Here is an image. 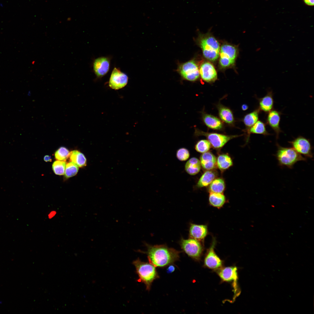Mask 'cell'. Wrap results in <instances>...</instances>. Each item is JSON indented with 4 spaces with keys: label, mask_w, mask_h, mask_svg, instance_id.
<instances>
[{
    "label": "cell",
    "mask_w": 314,
    "mask_h": 314,
    "mask_svg": "<svg viewBox=\"0 0 314 314\" xmlns=\"http://www.w3.org/2000/svg\"><path fill=\"white\" fill-rule=\"evenodd\" d=\"M69 153L67 148L64 147H61L55 152V156L58 160L64 161L69 157Z\"/></svg>",
    "instance_id": "1f68e13d"
},
{
    "label": "cell",
    "mask_w": 314,
    "mask_h": 314,
    "mask_svg": "<svg viewBox=\"0 0 314 314\" xmlns=\"http://www.w3.org/2000/svg\"><path fill=\"white\" fill-rule=\"evenodd\" d=\"M216 242L214 239L205 257L204 263L208 267L213 269H218L222 265V261L214 251Z\"/></svg>",
    "instance_id": "7c38bea8"
},
{
    "label": "cell",
    "mask_w": 314,
    "mask_h": 314,
    "mask_svg": "<svg viewBox=\"0 0 314 314\" xmlns=\"http://www.w3.org/2000/svg\"><path fill=\"white\" fill-rule=\"evenodd\" d=\"M288 142L292 148L302 156L311 158H313L312 147L309 139L299 136Z\"/></svg>",
    "instance_id": "ba28073f"
},
{
    "label": "cell",
    "mask_w": 314,
    "mask_h": 314,
    "mask_svg": "<svg viewBox=\"0 0 314 314\" xmlns=\"http://www.w3.org/2000/svg\"><path fill=\"white\" fill-rule=\"evenodd\" d=\"M78 167L74 163L71 161L66 164L65 176L67 178H68L75 175L77 173Z\"/></svg>",
    "instance_id": "f1b7e54d"
},
{
    "label": "cell",
    "mask_w": 314,
    "mask_h": 314,
    "mask_svg": "<svg viewBox=\"0 0 314 314\" xmlns=\"http://www.w3.org/2000/svg\"><path fill=\"white\" fill-rule=\"evenodd\" d=\"M225 188V184L224 180L221 178L214 179L210 184L209 187L210 192L222 193Z\"/></svg>",
    "instance_id": "83f0119b"
},
{
    "label": "cell",
    "mask_w": 314,
    "mask_h": 314,
    "mask_svg": "<svg viewBox=\"0 0 314 314\" xmlns=\"http://www.w3.org/2000/svg\"><path fill=\"white\" fill-rule=\"evenodd\" d=\"M189 236L199 241L203 240L208 233L206 225L190 224L189 228Z\"/></svg>",
    "instance_id": "9a60e30c"
},
{
    "label": "cell",
    "mask_w": 314,
    "mask_h": 314,
    "mask_svg": "<svg viewBox=\"0 0 314 314\" xmlns=\"http://www.w3.org/2000/svg\"><path fill=\"white\" fill-rule=\"evenodd\" d=\"M204 56L208 60L215 61L217 59L220 50L219 44L213 36L209 35H203L199 40Z\"/></svg>",
    "instance_id": "277c9868"
},
{
    "label": "cell",
    "mask_w": 314,
    "mask_h": 314,
    "mask_svg": "<svg viewBox=\"0 0 314 314\" xmlns=\"http://www.w3.org/2000/svg\"><path fill=\"white\" fill-rule=\"evenodd\" d=\"M201 166L200 161L198 159L195 157L192 158L185 163V170L189 174L195 175L200 171Z\"/></svg>",
    "instance_id": "ffe728a7"
},
{
    "label": "cell",
    "mask_w": 314,
    "mask_h": 314,
    "mask_svg": "<svg viewBox=\"0 0 314 314\" xmlns=\"http://www.w3.org/2000/svg\"><path fill=\"white\" fill-rule=\"evenodd\" d=\"M217 166L221 170H226L233 165V162L231 157L226 154L220 155L217 159Z\"/></svg>",
    "instance_id": "484cf974"
},
{
    "label": "cell",
    "mask_w": 314,
    "mask_h": 314,
    "mask_svg": "<svg viewBox=\"0 0 314 314\" xmlns=\"http://www.w3.org/2000/svg\"><path fill=\"white\" fill-rule=\"evenodd\" d=\"M199 72L201 77L205 81L211 82L217 79V72L213 65L209 62L203 63L200 66Z\"/></svg>",
    "instance_id": "5bb4252c"
},
{
    "label": "cell",
    "mask_w": 314,
    "mask_h": 314,
    "mask_svg": "<svg viewBox=\"0 0 314 314\" xmlns=\"http://www.w3.org/2000/svg\"><path fill=\"white\" fill-rule=\"evenodd\" d=\"M276 145L277 149L275 156L279 165L281 167L291 169L297 162L306 160L305 157L292 147H283L278 143L276 144Z\"/></svg>",
    "instance_id": "3957f363"
},
{
    "label": "cell",
    "mask_w": 314,
    "mask_h": 314,
    "mask_svg": "<svg viewBox=\"0 0 314 314\" xmlns=\"http://www.w3.org/2000/svg\"><path fill=\"white\" fill-rule=\"evenodd\" d=\"M305 3L307 5L312 6L314 5V0H303Z\"/></svg>",
    "instance_id": "836d02e7"
},
{
    "label": "cell",
    "mask_w": 314,
    "mask_h": 314,
    "mask_svg": "<svg viewBox=\"0 0 314 314\" xmlns=\"http://www.w3.org/2000/svg\"><path fill=\"white\" fill-rule=\"evenodd\" d=\"M56 212L55 211H51L48 215L49 218L51 219L56 214Z\"/></svg>",
    "instance_id": "8d00e7d4"
},
{
    "label": "cell",
    "mask_w": 314,
    "mask_h": 314,
    "mask_svg": "<svg viewBox=\"0 0 314 314\" xmlns=\"http://www.w3.org/2000/svg\"><path fill=\"white\" fill-rule=\"evenodd\" d=\"M195 136L203 135L205 136L214 148L219 149L222 147L227 142L231 139L240 136L238 135H226L219 133L204 132L195 129Z\"/></svg>",
    "instance_id": "8992f818"
},
{
    "label": "cell",
    "mask_w": 314,
    "mask_h": 314,
    "mask_svg": "<svg viewBox=\"0 0 314 314\" xmlns=\"http://www.w3.org/2000/svg\"><path fill=\"white\" fill-rule=\"evenodd\" d=\"M218 110L220 117L223 121L229 124H233L234 117L230 109L220 105L218 107Z\"/></svg>",
    "instance_id": "d4e9b609"
},
{
    "label": "cell",
    "mask_w": 314,
    "mask_h": 314,
    "mask_svg": "<svg viewBox=\"0 0 314 314\" xmlns=\"http://www.w3.org/2000/svg\"><path fill=\"white\" fill-rule=\"evenodd\" d=\"M109 60L105 57L97 58L94 62V70L95 74L99 77L105 75L109 71Z\"/></svg>",
    "instance_id": "2e32d148"
},
{
    "label": "cell",
    "mask_w": 314,
    "mask_h": 314,
    "mask_svg": "<svg viewBox=\"0 0 314 314\" xmlns=\"http://www.w3.org/2000/svg\"><path fill=\"white\" fill-rule=\"evenodd\" d=\"M175 267L173 265H169L167 269V272L168 273H171L174 272L175 270Z\"/></svg>",
    "instance_id": "e575fe53"
},
{
    "label": "cell",
    "mask_w": 314,
    "mask_h": 314,
    "mask_svg": "<svg viewBox=\"0 0 314 314\" xmlns=\"http://www.w3.org/2000/svg\"><path fill=\"white\" fill-rule=\"evenodd\" d=\"M248 106L246 104H243L242 106V110H245L248 109Z\"/></svg>",
    "instance_id": "74e56055"
},
{
    "label": "cell",
    "mask_w": 314,
    "mask_h": 314,
    "mask_svg": "<svg viewBox=\"0 0 314 314\" xmlns=\"http://www.w3.org/2000/svg\"><path fill=\"white\" fill-rule=\"evenodd\" d=\"M209 201L210 205L219 208L222 207L224 205L226 199L222 193L210 192Z\"/></svg>",
    "instance_id": "7402d4cb"
},
{
    "label": "cell",
    "mask_w": 314,
    "mask_h": 314,
    "mask_svg": "<svg viewBox=\"0 0 314 314\" xmlns=\"http://www.w3.org/2000/svg\"><path fill=\"white\" fill-rule=\"evenodd\" d=\"M66 164V163L65 161L58 160L54 161L52 166L54 173L57 175H63L65 173Z\"/></svg>",
    "instance_id": "f546056e"
},
{
    "label": "cell",
    "mask_w": 314,
    "mask_h": 314,
    "mask_svg": "<svg viewBox=\"0 0 314 314\" xmlns=\"http://www.w3.org/2000/svg\"><path fill=\"white\" fill-rule=\"evenodd\" d=\"M281 114V112L273 109L267 113L266 118L267 124L275 133L276 139L279 138L280 133L282 132L280 127Z\"/></svg>",
    "instance_id": "4fadbf2b"
},
{
    "label": "cell",
    "mask_w": 314,
    "mask_h": 314,
    "mask_svg": "<svg viewBox=\"0 0 314 314\" xmlns=\"http://www.w3.org/2000/svg\"><path fill=\"white\" fill-rule=\"evenodd\" d=\"M211 144L207 140H202L199 141L195 146V149L198 152L204 153L207 152L210 148Z\"/></svg>",
    "instance_id": "4dcf8cb0"
},
{
    "label": "cell",
    "mask_w": 314,
    "mask_h": 314,
    "mask_svg": "<svg viewBox=\"0 0 314 314\" xmlns=\"http://www.w3.org/2000/svg\"><path fill=\"white\" fill-rule=\"evenodd\" d=\"M144 244L147 250L138 251L146 254L149 263L156 267H163L173 264L179 260L181 251L165 245H152Z\"/></svg>",
    "instance_id": "6da1fadb"
},
{
    "label": "cell",
    "mask_w": 314,
    "mask_h": 314,
    "mask_svg": "<svg viewBox=\"0 0 314 314\" xmlns=\"http://www.w3.org/2000/svg\"><path fill=\"white\" fill-rule=\"evenodd\" d=\"M133 264L139 277L138 281L144 283L146 289L149 291L153 281L159 278L156 267L149 263L142 261L139 258L133 261Z\"/></svg>",
    "instance_id": "7a4b0ae2"
},
{
    "label": "cell",
    "mask_w": 314,
    "mask_h": 314,
    "mask_svg": "<svg viewBox=\"0 0 314 314\" xmlns=\"http://www.w3.org/2000/svg\"><path fill=\"white\" fill-rule=\"evenodd\" d=\"M44 160L46 162H51V157L49 155H46L44 157Z\"/></svg>",
    "instance_id": "d590c367"
},
{
    "label": "cell",
    "mask_w": 314,
    "mask_h": 314,
    "mask_svg": "<svg viewBox=\"0 0 314 314\" xmlns=\"http://www.w3.org/2000/svg\"><path fill=\"white\" fill-rule=\"evenodd\" d=\"M218 274L223 281L233 282V286L236 295L238 289V276L237 267L236 266H231L223 268L218 272Z\"/></svg>",
    "instance_id": "30bf717a"
},
{
    "label": "cell",
    "mask_w": 314,
    "mask_h": 314,
    "mask_svg": "<svg viewBox=\"0 0 314 314\" xmlns=\"http://www.w3.org/2000/svg\"><path fill=\"white\" fill-rule=\"evenodd\" d=\"M69 157L71 161L78 167H82L86 165V158L83 154L78 150L71 151L70 152Z\"/></svg>",
    "instance_id": "603a6c76"
},
{
    "label": "cell",
    "mask_w": 314,
    "mask_h": 314,
    "mask_svg": "<svg viewBox=\"0 0 314 314\" xmlns=\"http://www.w3.org/2000/svg\"><path fill=\"white\" fill-rule=\"evenodd\" d=\"M179 244L183 251L188 256L196 261L200 260L203 248L199 241L190 238L188 239L182 238Z\"/></svg>",
    "instance_id": "5b68a950"
},
{
    "label": "cell",
    "mask_w": 314,
    "mask_h": 314,
    "mask_svg": "<svg viewBox=\"0 0 314 314\" xmlns=\"http://www.w3.org/2000/svg\"><path fill=\"white\" fill-rule=\"evenodd\" d=\"M273 93L272 91H268L263 97L258 98L259 108L261 111L267 113L273 109L274 100Z\"/></svg>",
    "instance_id": "e0dca14e"
},
{
    "label": "cell",
    "mask_w": 314,
    "mask_h": 314,
    "mask_svg": "<svg viewBox=\"0 0 314 314\" xmlns=\"http://www.w3.org/2000/svg\"><path fill=\"white\" fill-rule=\"evenodd\" d=\"M260 110L258 108L254 111L247 114L244 117L243 121L245 125L249 129L258 120Z\"/></svg>",
    "instance_id": "4316f807"
},
{
    "label": "cell",
    "mask_w": 314,
    "mask_h": 314,
    "mask_svg": "<svg viewBox=\"0 0 314 314\" xmlns=\"http://www.w3.org/2000/svg\"><path fill=\"white\" fill-rule=\"evenodd\" d=\"M216 176V174L214 171L210 170L206 171L200 178L196 187L200 188L208 186L215 179Z\"/></svg>",
    "instance_id": "44dd1931"
},
{
    "label": "cell",
    "mask_w": 314,
    "mask_h": 314,
    "mask_svg": "<svg viewBox=\"0 0 314 314\" xmlns=\"http://www.w3.org/2000/svg\"><path fill=\"white\" fill-rule=\"evenodd\" d=\"M237 50L232 45L225 44L220 48L219 64L223 68H226L234 64L237 56Z\"/></svg>",
    "instance_id": "52a82bcc"
},
{
    "label": "cell",
    "mask_w": 314,
    "mask_h": 314,
    "mask_svg": "<svg viewBox=\"0 0 314 314\" xmlns=\"http://www.w3.org/2000/svg\"><path fill=\"white\" fill-rule=\"evenodd\" d=\"M201 166L204 169L210 170L216 167L217 159L211 153L207 152L204 153L200 157Z\"/></svg>",
    "instance_id": "ac0fdd59"
},
{
    "label": "cell",
    "mask_w": 314,
    "mask_h": 314,
    "mask_svg": "<svg viewBox=\"0 0 314 314\" xmlns=\"http://www.w3.org/2000/svg\"><path fill=\"white\" fill-rule=\"evenodd\" d=\"M178 71L184 79L190 81H195L199 76L198 66L192 60L181 64L179 67Z\"/></svg>",
    "instance_id": "9c48e42d"
},
{
    "label": "cell",
    "mask_w": 314,
    "mask_h": 314,
    "mask_svg": "<svg viewBox=\"0 0 314 314\" xmlns=\"http://www.w3.org/2000/svg\"><path fill=\"white\" fill-rule=\"evenodd\" d=\"M203 120L205 124L209 128L214 130H219L223 128V124L221 120L217 117L206 113H203Z\"/></svg>",
    "instance_id": "d6986e66"
},
{
    "label": "cell",
    "mask_w": 314,
    "mask_h": 314,
    "mask_svg": "<svg viewBox=\"0 0 314 314\" xmlns=\"http://www.w3.org/2000/svg\"><path fill=\"white\" fill-rule=\"evenodd\" d=\"M177 158L180 160L185 161L189 157L190 154L188 150L185 148H181L177 151L176 154Z\"/></svg>",
    "instance_id": "d6a6232c"
},
{
    "label": "cell",
    "mask_w": 314,
    "mask_h": 314,
    "mask_svg": "<svg viewBox=\"0 0 314 314\" xmlns=\"http://www.w3.org/2000/svg\"><path fill=\"white\" fill-rule=\"evenodd\" d=\"M248 138L250 134H256L267 136L270 134L267 131L265 124L261 120H258L248 130Z\"/></svg>",
    "instance_id": "cb8c5ba5"
},
{
    "label": "cell",
    "mask_w": 314,
    "mask_h": 314,
    "mask_svg": "<svg viewBox=\"0 0 314 314\" xmlns=\"http://www.w3.org/2000/svg\"><path fill=\"white\" fill-rule=\"evenodd\" d=\"M128 77L118 69H113L109 80V85L113 89L118 90L124 87L127 84Z\"/></svg>",
    "instance_id": "8fae6325"
}]
</instances>
